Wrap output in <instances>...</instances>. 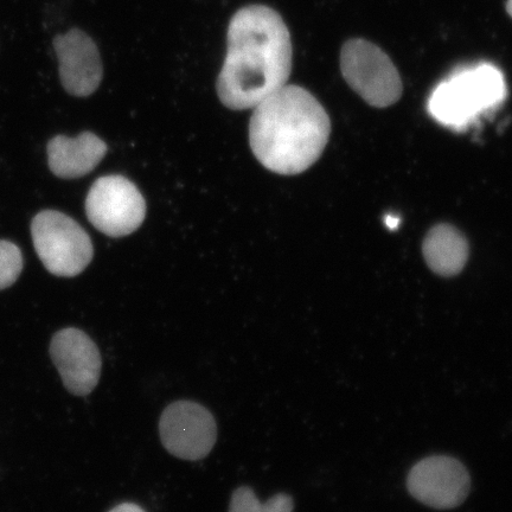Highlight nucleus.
<instances>
[{
	"label": "nucleus",
	"instance_id": "1",
	"mask_svg": "<svg viewBox=\"0 0 512 512\" xmlns=\"http://www.w3.org/2000/svg\"><path fill=\"white\" fill-rule=\"evenodd\" d=\"M293 49L284 19L268 6L251 5L236 12L228 27L226 59L217 79V94L230 110L258 106L290 78Z\"/></svg>",
	"mask_w": 512,
	"mask_h": 512
},
{
	"label": "nucleus",
	"instance_id": "2",
	"mask_svg": "<svg viewBox=\"0 0 512 512\" xmlns=\"http://www.w3.org/2000/svg\"><path fill=\"white\" fill-rule=\"evenodd\" d=\"M331 121L306 89L284 86L254 107L249 142L256 159L275 174L293 176L322 156Z\"/></svg>",
	"mask_w": 512,
	"mask_h": 512
},
{
	"label": "nucleus",
	"instance_id": "3",
	"mask_svg": "<svg viewBox=\"0 0 512 512\" xmlns=\"http://www.w3.org/2000/svg\"><path fill=\"white\" fill-rule=\"evenodd\" d=\"M507 93L501 70L491 63H479L441 82L428 100V112L441 125L463 131L501 105Z\"/></svg>",
	"mask_w": 512,
	"mask_h": 512
},
{
	"label": "nucleus",
	"instance_id": "4",
	"mask_svg": "<svg viewBox=\"0 0 512 512\" xmlns=\"http://www.w3.org/2000/svg\"><path fill=\"white\" fill-rule=\"evenodd\" d=\"M31 235L38 258L57 277H75L91 264V238L78 222L60 211L46 210L36 215Z\"/></svg>",
	"mask_w": 512,
	"mask_h": 512
},
{
	"label": "nucleus",
	"instance_id": "5",
	"mask_svg": "<svg viewBox=\"0 0 512 512\" xmlns=\"http://www.w3.org/2000/svg\"><path fill=\"white\" fill-rule=\"evenodd\" d=\"M341 70L350 88L368 105L386 108L401 98L398 69L384 51L366 40H351L341 51Z\"/></svg>",
	"mask_w": 512,
	"mask_h": 512
},
{
	"label": "nucleus",
	"instance_id": "6",
	"mask_svg": "<svg viewBox=\"0 0 512 512\" xmlns=\"http://www.w3.org/2000/svg\"><path fill=\"white\" fill-rule=\"evenodd\" d=\"M89 222L111 238L130 235L142 226L146 203L131 181L123 176L101 177L89 190L86 200Z\"/></svg>",
	"mask_w": 512,
	"mask_h": 512
},
{
	"label": "nucleus",
	"instance_id": "7",
	"mask_svg": "<svg viewBox=\"0 0 512 512\" xmlns=\"http://www.w3.org/2000/svg\"><path fill=\"white\" fill-rule=\"evenodd\" d=\"M160 440L179 459L201 460L209 456L217 440L213 414L200 403L177 401L165 408L159 421Z\"/></svg>",
	"mask_w": 512,
	"mask_h": 512
},
{
	"label": "nucleus",
	"instance_id": "8",
	"mask_svg": "<svg viewBox=\"0 0 512 512\" xmlns=\"http://www.w3.org/2000/svg\"><path fill=\"white\" fill-rule=\"evenodd\" d=\"M407 486L411 495L427 507L446 510L457 508L465 501L471 479L459 460L432 456L414 465L409 472Z\"/></svg>",
	"mask_w": 512,
	"mask_h": 512
},
{
	"label": "nucleus",
	"instance_id": "9",
	"mask_svg": "<svg viewBox=\"0 0 512 512\" xmlns=\"http://www.w3.org/2000/svg\"><path fill=\"white\" fill-rule=\"evenodd\" d=\"M50 356L69 393L86 396L98 386L102 358L85 332L73 328L57 332L50 344Z\"/></svg>",
	"mask_w": 512,
	"mask_h": 512
},
{
	"label": "nucleus",
	"instance_id": "10",
	"mask_svg": "<svg viewBox=\"0 0 512 512\" xmlns=\"http://www.w3.org/2000/svg\"><path fill=\"white\" fill-rule=\"evenodd\" d=\"M53 46L59 59L63 88L79 98L92 95L104 76L99 49L92 38L74 28L66 34L57 35Z\"/></svg>",
	"mask_w": 512,
	"mask_h": 512
},
{
	"label": "nucleus",
	"instance_id": "11",
	"mask_svg": "<svg viewBox=\"0 0 512 512\" xmlns=\"http://www.w3.org/2000/svg\"><path fill=\"white\" fill-rule=\"evenodd\" d=\"M106 152V144L91 132L78 138L55 137L48 144L50 170L60 178H80L92 172Z\"/></svg>",
	"mask_w": 512,
	"mask_h": 512
},
{
	"label": "nucleus",
	"instance_id": "12",
	"mask_svg": "<svg viewBox=\"0 0 512 512\" xmlns=\"http://www.w3.org/2000/svg\"><path fill=\"white\" fill-rule=\"evenodd\" d=\"M428 267L441 277H453L464 270L469 259V243L457 228L439 224L427 234L422 246Z\"/></svg>",
	"mask_w": 512,
	"mask_h": 512
},
{
	"label": "nucleus",
	"instance_id": "13",
	"mask_svg": "<svg viewBox=\"0 0 512 512\" xmlns=\"http://www.w3.org/2000/svg\"><path fill=\"white\" fill-rule=\"evenodd\" d=\"M293 509L291 496L279 494L261 503L248 486L236 489L229 504V512H293Z\"/></svg>",
	"mask_w": 512,
	"mask_h": 512
},
{
	"label": "nucleus",
	"instance_id": "14",
	"mask_svg": "<svg viewBox=\"0 0 512 512\" xmlns=\"http://www.w3.org/2000/svg\"><path fill=\"white\" fill-rule=\"evenodd\" d=\"M23 270V256L15 243L0 240V290L14 285Z\"/></svg>",
	"mask_w": 512,
	"mask_h": 512
},
{
	"label": "nucleus",
	"instance_id": "15",
	"mask_svg": "<svg viewBox=\"0 0 512 512\" xmlns=\"http://www.w3.org/2000/svg\"><path fill=\"white\" fill-rule=\"evenodd\" d=\"M110 512H145V510L140 508L137 504L123 503L119 504L118 507H115Z\"/></svg>",
	"mask_w": 512,
	"mask_h": 512
},
{
	"label": "nucleus",
	"instance_id": "16",
	"mask_svg": "<svg viewBox=\"0 0 512 512\" xmlns=\"http://www.w3.org/2000/svg\"><path fill=\"white\" fill-rule=\"evenodd\" d=\"M386 224L389 229H395L399 226L400 220L399 217L389 215L386 217Z\"/></svg>",
	"mask_w": 512,
	"mask_h": 512
},
{
	"label": "nucleus",
	"instance_id": "17",
	"mask_svg": "<svg viewBox=\"0 0 512 512\" xmlns=\"http://www.w3.org/2000/svg\"><path fill=\"white\" fill-rule=\"evenodd\" d=\"M507 11L508 14L512 17V0H508Z\"/></svg>",
	"mask_w": 512,
	"mask_h": 512
}]
</instances>
